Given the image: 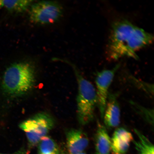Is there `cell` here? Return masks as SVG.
I'll use <instances>...</instances> for the list:
<instances>
[{
	"mask_svg": "<svg viewBox=\"0 0 154 154\" xmlns=\"http://www.w3.org/2000/svg\"><path fill=\"white\" fill-rule=\"evenodd\" d=\"M111 140V151L114 154H126L134 138L130 132L121 128L115 131Z\"/></svg>",
	"mask_w": 154,
	"mask_h": 154,
	"instance_id": "9",
	"label": "cell"
},
{
	"mask_svg": "<svg viewBox=\"0 0 154 154\" xmlns=\"http://www.w3.org/2000/svg\"><path fill=\"white\" fill-rule=\"evenodd\" d=\"M39 154H60V150L54 140L46 136L42 138L38 144Z\"/></svg>",
	"mask_w": 154,
	"mask_h": 154,
	"instance_id": "13",
	"label": "cell"
},
{
	"mask_svg": "<svg viewBox=\"0 0 154 154\" xmlns=\"http://www.w3.org/2000/svg\"><path fill=\"white\" fill-rule=\"evenodd\" d=\"M152 34L126 19L117 20L112 24L107 47V54L111 60L121 58H139L137 52L151 44Z\"/></svg>",
	"mask_w": 154,
	"mask_h": 154,
	"instance_id": "1",
	"label": "cell"
},
{
	"mask_svg": "<svg viewBox=\"0 0 154 154\" xmlns=\"http://www.w3.org/2000/svg\"><path fill=\"white\" fill-rule=\"evenodd\" d=\"M72 67L78 82V91L77 97V117L80 124L87 125L93 120L97 98L96 88L82 75L75 65L65 61Z\"/></svg>",
	"mask_w": 154,
	"mask_h": 154,
	"instance_id": "3",
	"label": "cell"
},
{
	"mask_svg": "<svg viewBox=\"0 0 154 154\" xmlns=\"http://www.w3.org/2000/svg\"><path fill=\"white\" fill-rule=\"evenodd\" d=\"M120 66V63H118L112 69H105L97 72L96 74L95 81L97 106L102 118H103L106 105L109 88L116 73Z\"/></svg>",
	"mask_w": 154,
	"mask_h": 154,
	"instance_id": "6",
	"label": "cell"
},
{
	"mask_svg": "<svg viewBox=\"0 0 154 154\" xmlns=\"http://www.w3.org/2000/svg\"><path fill=\"white\" fill-rule=\"evenodd\" d=\"M3 8V2L2 1L0 0V9H1Z\"/></svg>",
	"mask_w": 154,
	"mask_h": 154,
	"instance_id": "16",
	"label": "cell"
},
{
	"mask_svg": "<svg viewBox=\"0 0 154 154\" xmlns=\"http://www.w3.org/2000/svg\"><path fill=\"white\" fill-rule=\"evenodd\" d=\"M133 104L136 108L137 109L138 112L140 113V115H142V116L150 124H152L153 125V113L152 114V113L153 112V111H152L151 109L144 108L140 105H137V104L135 105L134 103H133Z\"/></svg>",
	"mask_w": 154,
	"mask_h": 154,
	"instance_id": "14",
	"label": "cell"
},
{
	"mask_svg": "<svg viewBox=\"0 0 154 154\" xmlns=\"http://www.w3.org/2000/svg\"><path fill=\"white\" fill-rule=\"evenodd\" d=\"M95 154H97L95 153Z\"/></svg>",
	"mask_w": 154,
	"mask_h": 154,
	"instance_id": "18",
	"label": "cell"
},
{
	"mask_svg": "<svg viewBox=\"0 0 154 154\" xmlns=\"http://www.w3.org/2000/svg\"><path fill=\"white\" fill-rule=\"evenodd\" d=\"M35 81V72L33 65L27 62L12 63L4 73L1 90L7 97H20L31 90Z\"/></svg>",
	"mask_w": 154,
	"mask_h": 154,
	"instance_id": "2",
	"label": "cell"
},
{
	"mask_svg": "<svg viewBox=\"0 0 154 154\" xmlns=\"http://www.w3.org/2000/svg\"><path fill=\"white\" fill-rule=\"evenodd\" d=\"M0 154H28L27 152L24 150H20V151L15 152L11 154H7L0 153Z\"/></svg>",
	"mask_w": 154,
	"mask_h": 154,
	"instance_id": "15",
	"label": "cell"
},
{
	"mask_svg": "<svg viewBox=\"0 0 154 154\" xmlns=\"http://www.w3.org/2000/svg\"><path fill=\"white\" fill-rule=\"evenodd\" d=\"M66 135L67 147L69 154L83 152L88 147L89 139L83 131L72 129L67 131Z\"/></svg>",
	"mask_w": 154,
	"mask_h": 154,
	"instance_id": "7",
	"label": "cell"
},
{
	"mask_svg": "<svg viewBox=\"0 0 154 154\" xmlns=\"http://www.w3.org/2000/svg\"><path fill=\"white\" fill-rule=\"evenodd\" d=\"M29 11V17L32 22L46 25L56 22L62 14L63 9L57 2L42 1L32 3Z\"/></svg>",
	"mask_w": 154,
	"mask_h": 154,
	"instance_id": "5",
	"label": "cell"
},
{
	"mask_svg": "<svg viewBox=\"0 0 154 154\" xmlns=\"http://www.w3.org/2000/svg\"><path fill=\"white\" fill-rule=\"evenodd\" d=\"M96 154H109L111 151V140L106 128L98 122L95 136Z\"/></svg>",
	"mask_w": 154,
	"mask_h": 154,
	"instance_id": "10",
	"label": "cell"
},
{
	"mask_svg": "<svg viewBox=\"0 0 154 154\" xmlns=\"http://www.w3.org/2000/svg\"><path fill=\"white\" fill-rule=\"evenodd\" d=\"M138 140L133 142L137 154H154V145L146 137L137 130H134Z\"/></svg>",
	"mask_w": 154,
	"mask_h": 154,
	"instance_id": "11",
	"label": "cell"
},
{
	"mask_svg": "<svg viewBox=\"0 0 154 154\" xmlns=\"http://www.w3.org/2000/svg\"><path fill=\"white\" fill-rule=\"evenodd\" d=\"M78 154H86L85 153H84V152H83L80 153Z\"/></svg>",
	"mask_w": 154,
	"mask_h": 154,
	"instance_id": "17",
	"label": "cell"
},
{
	"mask_svg": "<svg viewBox=\"0 0 154 154\" xmlns=\"http://www.w3.org/2000/svg\"><path fill=\"white\" fill-rule=\"evenodd\" d=\"M120 112L117 95L109 94L103 117L106 128H113L119 126L120 122Z\"/></svg>",
	"mask_w": 154,
	"mask_h": 154,
	"instance_id": "8",
	"label": "cell"
},
{
	"mask_svg": "<svg viewBox=\"0 0 154 154\" xmlns=\"http://www.w3.org/2000/svg\"><path fill=\"white\" fill-rule=\"evenodd\" d=\"M33 2L27 0L2 1L3 8L10 12L16 14L23 13L29 9Z\"/></svg>",
	"mask_w": 154,
	"mask_h": 154,
	"instance_id": "12",
	"label": "cell"
},
{
	"mask_svg": "<svg viewBox=\"0 0 154 154\" xmlns=\"http://www.w3.org/2000/svg\"><path fill=\"white\" fill-rule=\"evenodd\" d=\"M55 124L54 119L48 113L42 112L25 120L19 125L26 134L29 146L37 145L42 138L47 136Z\"/></svg>",
	"mask_w": 154,
	"mask_h": 154,
	"instance_id": "4",
	"label": "cell"
}]
</instances>
